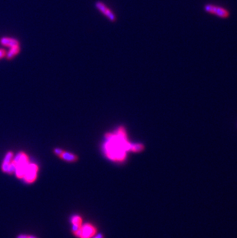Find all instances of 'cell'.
Returning <instances> with one entry per match:
<instances>
[{"mask_svg":"<svg viewBox=\"0 0 237 238\" xmlns=\"http://www.w3.org/2000/svg\"><path fill=\"white\" fill-rule=\"evenodd\" d=\"M95 6H96L97 9H99L102 13H103L104 15H106L109 18V20L112 22H114L116 20V15H114V13H112L109 9H108L107 7L102 2H97L95 3Z\"/></svg>","mask_w":237,"mask_h":238,"instance_id":"8992f818","label":"cell"},{"mask_svg":"<svg viewBox=\"0 0 237 238\" xmlns=\"http://www.w3.org/2000/svg\"><path fill=\"white\" fill-rule=\"evenodd\" d=\"M19 52H20V47H19V46H13V47L10 48V50H9V51L7 52L6 56L8 60H11V59H13L15 55H17Z\"/></svg>","mask_w":237,"mask_h":238,"instance_id":"8fae6325","label":"cell"},{"mask_svg":"<svg viewBox=\"0 0 237 238\" xmlns=\"http://www.w3.org/2000/svg\"><path fill=\"white\" fill-rule=\"evenodd\" d=\"M106 139L103 147L106 157L117 163L123 162L126 158V152L130 151L132 144L128 140L125 128L119 127L113 133H106Z\"/></svg>","mask_w":237,"mask_h":238,"instance_id":"6da1fadb","label":"cell"},{"mask_svg":"<svg viewBox=\"0 0 237 238\" xmlns=\"http://www.w3.org/2000/svg\"><path fill=\"white\" fill-rule=\"evenodd\" d=\"M0 42L3 46H9V47H13V46H19V42L16 39L9 38V37H3V38L1 39Z\"/></svg>","mask_w":237,"mask_h":238,"instance_id":"ba28073f","label":"cell"},{"mask_svg":"<svg viewBox=\"0 0 237 238\" xmlns=\"http://www.w3.org/2000/svg\"><path fill=\"white\" fill-rule=\"evenodd\" d=\"M38 173H39V166L37 165L36 163L30 162L29 163L25 175L22 180H23L24 182L26 183H33L37 180Z\"/></svg>","mask_w":237,"mask_h":238,"instance_id":"3957f363","label":"cell"},{"mask_svg":"<svg viewBox=\"0 0 237 238\" xmlns=\"http://www.w3.org/2000/svg\"><path fill=\"white\" fill-rule=\"evenodd\" d=\"M53 152L57 157L62 159L63 160L69 162V163H74V162H76L79 160L78 156L75 155V153L68 152V151H66V150H63V149L58 148V147L54 149Z\"/></svg>","mask_w":237,"mask_h":238,"instance_id":"277c9868","label":"cell"},{"mask_svg":"<svg viewBox=\"0 0 237 238\" xmlns=\"http://www.w3.org/2000/svg\"><path fill=\"white\" fill-rule=\"evenodd\" d=\"M144 149H145L144 144H140V143L131 144V146H130V151L134 153L142 152V150H144Z\"/></svg>","mask_w":237,"mask_h":238,"instance_id":"9c48e42d","label":"cell"},{"mask_svg":"<svg viewBox=\"0 0 237 238\" xmlns=\"http://www.w3.org/2000/svg\"><path fill=\"white\" fill-rule=\"evenodd\" d=\"M6 55V51H5L4 50H0V59L3 58Z\"/></svg>","mask_w":237,"mask_h":238,"instance_id":"5bb4252c","label":"cell"},{"mask_svg":"<svg viewBox=\"0 0 237 238\" xmlns=\"http://www.w3.org/2000/svg\"><path fill=\"white\" fill-rule=\"evenodd\" d=\"M205 11L206 13H212L214 15H218L219 17L221 18H226L228 17L229 13L228 11L226 10L224 8L220 6H215L212 4H208L205 6Z\"/></svg>","mask_w":237,"mask_h":238,"instance_id":"5b68a950","label":"cell"},{"mask_svg":"<svg viewBox=\"0 0 237 238\" xmlns=\"http://www.w3.org/2000/svg\"><path fill=\"white\" fill-rule=\"evenodd\" d=\"M15 238H39L38 237L34 236V235H30V234H19L16 236Z\"/></svg>","mask_w":237,"mask_h":238,"instance_id":"7c38bea8","label":"cell"},{"mask_svg":"<svg viewBox=\"0 0 237 238\" xmlns=\"http://www.w3.org/2000/svg\"><path fill=\"white\" fill-rule=\"evenodd\" d=\"M14 156H15V155H14L13 151H8V152L6 153L4 159H3V161H2V167H1V169H2V172L7 173V170H8V168H9V165H10L11 163L13 162Z\"/></svg>","mask_w":237,"mask_h":238,"instance_id":"52a82bcc","label":"cell"},{"mask_svg":"<svg viewBox=\"0 0 237 238\" xmlns=\"http://www.w3.org/2000/svg\"><path fill=\"white\" fill-rule=\"evenodd\" d=\"M72 234L77 238H92L98 233V229L93 223H82L81 226H72Z\"/></svg>","mask_w":237,"mask_h":238,"instance_id":"7a4b0ae2","label":"cell"},{"mask_svg":"<svg viewBox=\"0 0 237 238\" xmlns=\"http://www.w3.org/2000/svg\"><path fill=\"white\" fill-rule=\"evenodd\" d=\"M72 226H81L82 224V218L79 215H73L70 218Z\"/></svg>","mask_w":237,"mask_h":238,"instance_id":"30bf717a","label":"cell"},{"mask_svg":"<svg viewBox=\"0 0 237 238\" xmlns=\"http://www.w3.org/2000/svg\"><path fill=\"white\" fill-rule=\"evenodd\" d=\"M92 238H105V236L102 233H97L95 236H93Z\"/></svg>","mask_w":237,"mask_h":238,"instance_id":"4fadbf2b","label":"cell"}]
</instances>
